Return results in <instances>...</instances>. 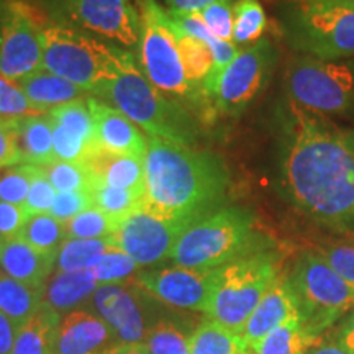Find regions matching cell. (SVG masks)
<instances>
[{
	"mask_svg": "<svg viewBox=\"0 0 354 354\" xmlns=\"http://www.w3.org/2000/svg\"><path fill=\"white\" fill-rule=\"evenodd\" d=\"M117 223L118 221L109 216L105 212L99 210L97 207H91L66 223V236H68V240L109 238L113 233Z\"/></svg>",
	"mask_w": 354,
	"mask_h": 354,
	"instance_id": "obj_36",
	"label": "cell"
},
{
	"mask_svg": "<svg viewBox=\"0 0 354 354\" xmlns=\"http://www.w3.org/2000/svg\"><path fill=\"white\" fill-rule=\"evenodd\" d=\"M259 251L253 216L230 207L212 212L187 227L172 250L171 261L189 269H218Z\"/></svg>",
	"mask_w": 354,
	"mask_h": 354,
	"instance_id": "obj_5",
	"label": "cell"
},
{
	"mask_svg": "<svg viewBox=\"0 0 354 354\" xmlns=\"http://www.w3.org/2000/svg\"><path fill=\"white\" fill-rule=\"evenodd\" d=\"M294 318H300L297 300L292 292L289 279L279 274L274 284L269 287L264 297L261 299L258 307L248 318L245 328L241 331V338L251 349L272 330H276L277 326L284 325L289 320H294Z\"/></svg>",
	"mask_w": 354,
	"mask_h": 354,
	"instance_id": "obj_19",
	"label": "cell"
},
{
	"mask_svg": "<svg viewBox=\"0 0 354 354\" xmlns=\"http://www.w3.org/2000/svg\"><path fill=\"white\" fill-rule=\"evenodd\" d=\"M59 313L41 305L38 313L17 333L12 354H53Z\"/></svg>",
	"mask_w": 354,
	"mask_h": 354,
	"instance_id": "obj_26",
	"label": "cell"
},
{
	"mask_svg": "<svg viewBox=\"0 0 354 354\" xmlns=\"http://www.w3.org/2000/svg\"><path fill=\"white\" fill-rule=\"evenodd\" d=\"M336 343L348 354H354V310L348 313L336 333Z\"/></svg>",
	"mask_w": 354,
	"mask_h": 354,
	"instance_id": "obj_48",
	"label": "cell"
},
{
	"mask_svg": "<svg viewBox=\"0 0 354 354\" xmlns=\"http://www.w3.org/2000/svg\"><path fill=\"white\" fill-rule=\"evenodd\" d=\"M43 69L99 97L120 74L127 53L81 30L48 24L41 33Z\"/></svg>",
	"mask_w": 354,
	"mask_h": 354,
	"instance_id": "obj_4",
	"label": "cell"
},
{
	"mask_svg": "<svg viewBox=\"0 0 354 354\" xmlns=\"http://www.w3.org/2000/svg\"><path fill=\"white\" fill-rule=\"evenodd\" d=\"M95 122V145L105 151L123 156L146 158L148 135L133 123L125 113L107 102L88 97Z\"/></svg>",
	"mask_w": 354,
	"mask_h": 354,
	"instance_id": "obj_17",
	"label": "cell"
},
{
	"mask_svg": "<svg viewBox=\"0 0 354 354\" xmlns=\"http://www.w3.org/2000/svg\"><path fill=\"white\" fill-rule=\"evenodd\" d=\"M56 190L53 184L44 174V171L39 166H33V177L32 184H30V192L25 202V210L30 215L39 214H50L53 203L56 198Z\"/></svg>",
	"mask_w": 354,
	"mask_h": 354,
	"instance_id": "obj_41",
	"label": "cell"
},
{
	"mask_svg": "<svg viewBox=\"0 0 354 354\" xmlns=\"http://www.w3.org/2000/svg\"><path fill=\"white\" fill-rule=\"evenodd\" d=\"M241 335L214 320H205L189 338V354H250Z\"/></svg>",
	"mask_w": 354,
	"mask_h": 354,
	"instance_id": "obj_27",
	"label": "cell"
},
{
	"mask_svg": "<svg viewBox=\"0 0 354 354\" xmlns=\"http://www.w3.org/2000/svg\"><path fill=\"white\" fill-rule=\"evenodd\" d=\"M146 196L148 209L169 218L197 221L225 198L230 174L215 154L148 136Z\"/></svg>",
	"mask_w": 354,
	"mask_h": 354,
	"instance_id": "obj_2",
	"label": "cell"
},
{
	"mask_svg": "<svg viewBox=\"0 0 354 354\" xmlns=\"http://www.w3.org/2000/svg\"><path fill=\"white\" fill-rule=\"evenodd\" d=\"M169 10L184 12V13H201L203 8H207L212 3L218 2V0H166Z\"/></svg>",
	"mask_w": 354,
	"mask_h": 354,
	"instance_id": "obj_49",
	"label": "cell"
},
{
	"mask_svg": "<svg viewBox=\"0 0 354 354\" xmlns=\"http://www.w3.org/2000/svg\"><path fill=\"white\" fill-rule=\"evenodd\" d=\"M109 325L86 310H73L56 328L53 354H102L115 346Z\"/></svg>",
	"mask_w": 354,
	"mask_h": 354,
	"instance_id": "obj_18",
	"label": "cell"
},
{
	"mask_svg": "<svg viewBox=\"0 0 354 354\" xmlns=\"http://www.w3.org/2000/svg\"><path fill=\"white\" fill-rule=\"evenodd\" d=\"M174 28V26H172ZM177 48H179L180 59H183L185 77L192 86H196L202 92V84L207 76L214 69V55L209 44L201 41V39L187 37V35L179 33L174 28Z\"/></svg>",
	"mask_w": 354,
	"mask_h": 354,
	"instance_id": "obj_30",
	"label": "cell"
},
{
	"mask_svg": "<svg viewBox=\"0 0 354 354\" xmlns=\"http://www.w3.org/2000/svg\"><path fill=\"white\" fill-rule=\"evenodd\" d=\"M94 207L92 202V196L88 190H77V192H57L55 203H53L50 215L55 216L56 220H59L61 223H68L82 214L84 210Z\"/></svg>",
	"mask_w": 354,
	"mask_h": 354,
	"instance_id": "obj_45",
	"label": "cell"
},
{
	"mask_svg": "<svg viewBox=\"0 0 354 354\" xmlns=\"http://www.w3.org/2000/svg\"><path fill=\"white\" fill-rule=\"evenodd\" d=\"M82 165H86L92 177L100 183L117 189L135 190L146 196L145 159L109 153L95 145Z\"/></svg>",
	"mask_w": 354,
	"mask_h": 354,
	"instance_id": "obj_20",
	"label": "cell"
},
{
	"mask_svg": "<svg viewBox=\"0 0 354 354\" xmlns=\"http://www.w3.org/2000/svg\"><path fill=\"white\" fill-rule=\"evenodd\" d=\"M304 2H317V3H343V6H354V0H304Z\"/></svg>",
	"mask_w": 354,
	"mask_h": 354,
	"instance_id": "obj_52",
	"label": "cell"
},
{
	"mask_svg": "<svg viewBox=\"0 0 354 354\" xmlns=\"http://www.w3.org/2000/svg\"><path fill=\"white\" fill-rule=\"evenodd\" d=\"M88 192L92 196L94 207L105 212V214L117 221H120L123 216H127L133 210L143 205L145 201V194L128 189L112 187V185L100 183L97 179H94Z\"/></svg>",
	"mask_w": 354,
	"mask_h": 354,
	"instance_id": "obj_32",
	"label": "cell"
},
{
	"mask_svg": "<svg viewBox=\"0 0 354 354\" xmlns=\"http://www.w3.org/2000/svg\"><path fill=\"white\" fill-rule=\"evenodd\" d=\"M277 277L276 256L264 251L221 266L205 310L207 317L241 335L248 318Z\"/></svg>",
	"mask_w": 354,
	"mask_h": 354,
	"instance_id": "obj_6",
	"label": "cell"
},
{
	"mask_svg": "<svg viewBox=\"0 0 354 354\" xmlns=\"http://www.w3.org/2000/svg\"><path fill=\"white\" fill-rule=\"evenodd\" d=\"M24 165L19 136V118L0 117V171Z\"/></svg>",
	"mask_w": 354,
	"mask_h": 354,
	"instance_id": "obj_44",
	"label": "cell"
},
{
	"mask_svg": "<svg viewBox=\"0 0 354 354\" xmlns=\"http://www.w3.org/2000/svg\"><path fill=\"white\" fill-rule=\"evenodd\" d=\"M30 214L24 205L0 202V236L15 238L20 233Z\"/></svg>",
	"mask_w": 354,
	"mask_h": 354,
	"instance_id": "obj_46",
	"label": "cell"
},
{
	"mask_svg": "<svg viewBox=\"0 0 354 354\" xmlns=\"http://www.w3.org/2000/svg\"><path fill=\"white\" fill-rule=\"evenodd\" d=\"M19 86L33 105L46 110V112L59 107V105L88 97L87 92L77 87L76 84L66 81V79L56 76L46 69H39L37 73L21 79L19 81Z\"/></svg>",
	"mask_w": 354,
	"mask_h": 354,
	"instance_id": "obj_23",
	"label": "cell"
},
{
	"mask_svg": "<svg viewBox=\"0 0 354 354\" xmlns=\"http://www.w3.org/2000/svg\"><path fill=\"white\" fill-rule=\"evenodd\" d=\"M149 354H189V338L169 322H159L145 339Z\"/></svg>",
	"mask_w": 354,
	"mask_h": 354,
	"instance_id": "obj_39",
	"label": "cell"
},
{
	"mask_svg": "<svg viewBox=\"0 0 354 354\" xmlns=\"http://www.w3.org/2000/svg\"><path fill=\"white\" fill-rule=\"evenodd\" d=\"M3 2H6V0H0V6H2V3H3Z\"/></svg>",
	"mask_w": 354,
	"mask_h": 354,
	"instance_id": "obj_54",
	"label": "cell"
},
{
	"mask_svg": "<svg viewBox=\"0 0 354 354\" xmlns=\"http://www.w3.org/2000/svg\"><path fill=\"white\" fill-rule=\"evenodd\" d=\"M282 24L294 50L305 56L354 57V6L299 0L286 7Z\"/></svg>",
	"mask_w": 354,
	"mask_h": 354,
	"instance_id": "obj_9",
	"label": "cell"
},
{
	"mask_svg": "<svg viewBox=\"0 0 354 354\" xmlns=\"http://www.w3.org/2000/svg\"><path fill=\"white\" fill-rule=\"evenodd\" d=\"M331 269L354 290V243H333L318 248Z\"/></svg>",
	"mask_w": 354,
	"mask_h": 354,
	"instance_id": "obj_43",
	"label": "cell"
},
{
	"mask_svg": "<svg viewBox=\"0 0 354 354\" xmlns=\"http://www.w3.org/2000/svg\"><path fill=\"white\" fill-rule=\"evenodd\" d=\"M140 266L136 261L130 258L127 253L112 248L107 253L99 256L94 263H92L88 271L94 274L95 281L102 284H123V282H130L136 276V269Z\"/></svg>",
	"mask_w": 354,
	"mask_h": 354,
	"instance_id": "obj_35",
	"label": "cell"
},
{
	"mask_svg": "<svg viewBox=\"0 0 354 354\" xmlns=\"http://www.w3.org/2000/svg\"><path fill=\"white\" fill-rule=\"evenodd\" d=\"M190 225L192 221L169 218L143 203L118 221L107 240L138 266H151L171 258L176 243Z\"/></svg>",
	"mask_w": 354,
	"mask_h": 354,
	"instance_id": "obj_14",
	"label": "cell"
},
{
	"mask_svg": "<svg viewBox=\"0 0 354 354\" xmlns=\"http://www.w3.org/2000/svg\"><path fill=\"white\" fill-rule=\"evenodd\" d=\"M107 238L100 240H66L56 258L57 272L88 271L92 263L112 250Z\"/></svg>",
	"mask_w": 354,
	"mask_h": 354,
	"instance_id": "obj_31",
	"label": "cell"
},
{
	"mask_svg": "<svg viewBox=\"0 0 354 354\" xmlns=\"http://www.w3.org/2000/svg\"><path fill=\"white\" fill-rule=\"evenodd\" d=\"M88 97L51 109L50 115L57 125L66 128L87 145L95 146V122L91 105H88Z\"/></svg>",
	"mask_w": 354,
	"mask_h": 354,
	"instance_id": "obj_33",
	"label": "cell"
},
{
	"mask_svg": "<svg viewBox=\"0 0 354 354\" xmlns=\"http://www.w3.org/2000/svg\"><path fill=\"white\" fill-rule=\"evenodd\" d=\"M102 354H149L145 343L136 344H115L113 348L107 349Z\"/></svg>",
	"mask_w": 354,
	"mask_h": 354,
	"instance_id": "obj_50",
	"label": "cell"
},
{
	"mask_svg": "<svg viewBox=\"0 0 354 354\" xmlns=\"http://www.w3.org/2000/svg\"><path fill=\"white\" fill-rule=\"evenodd\" d=\"M43 13L26 0L0 6V74L19 82L43 69Z\"/></svg>",
	"mask_w": 354,
	"mask_h": 354,
	"instance_id": "obj_12",
	"label": "cell"
},
{
	"mask_svg": "<svg viewBox=\"0 0 354 354\" xmlns=\"http://www.w3.org/2000/svg\"><path fill=\"white\" fill-rule=\"evenodd\" d=\"M57 256L39 253L20 238L0 236V269L17 281L44 287Z\"/></svg>",
	"mask_w": 354,
	"mask_h": 354,
	"instance_id": "obj_21",
	"label": "cell"
},
{
	"mask_svg": "<svg viewBox=\"0 0 354 354\" xmlns=\"http://www.w3.org/2000/svg\"><path fill=\"white\" fill-rule=\"evenodd\" d=\"M99 99L113 104L149 138L180 146L196 143L197 127L187 110L179 102L166 99L165 92L153 86L131 53H127L120 74Z\"/></svg>",
	"mask_w": 354,
	"mask_h": 354,
	"instance_id": "obj_3",
	"label": "cell"
},
{
	"mask_svg": "<svg viewBox=\"0 0 354 354\" xmlns=\"http://www.w3.org/2000/svg\"><path fill=\"white\" fill-rule=\"evenodd\" d=\"M53 122L50 112L19 118V136L24 165L44 166L55 161L53 153Z\"/></svg>",
	"mask_w": 354,
	"mask_h": 354,
	"instance_id": "obj_25",
	"label": "cell"
},
{
	"mask_svg": "<svg viewBox=\"0 0 354 354\" xmlns=\"http://www.w3.org/2000/svg\"><path fill=\"white\" fill-rule=\"evenodd\" d=\"M307 354H348L338 343H317Z\"/></svg>",
	"mask_w": 354,
	"mask_h": 354,
	"instance_id": "obj_51",
	"label": "cell"
},
{
	"mask_svg": "<svg viewBox=\"0 0 354 354\" xmlns=\"http://www.w3.org/2000/svg\"><path fill=\"white\" fill-rule=\"evenodd\" d=\"M148 294L130 281L123 284H102L92 295L97 317L109 325L117 344L145 343L148 326Z\"/></svg>",
	"mask_w": 354,
	"mask_h": 354,
	"instance_id": "obj_15",
	"label": "cell"
},
{
	"mask_svg": "<svg viewBox=\"0 0 354 354\" xmlns=\"http://www.w3.org/2000/svg\"><path fill=\"white\" fill-rule=\"evenodd\" d=\"M277 179L312 220L354 228V146L346 131L290 100L279 112Z\"/></svg>",
	"mask_w": 354,
	"mask_h": 354,
	"instance_id": "obj_1",
	"label": "cell"
},
{
	"mask_svg": "<svg viewBox=\"0 0 354 354\" xmlns=\"http://www.w3.org/2000/svg\"><path fill=\"white\" fill-rule=\"evenodd\" d=\"M318 339L305 331L300 318H294L264 336L251 351L253 354H307Z\"/></svg>",
	"mask_w": 354,
	"mask_h": 354,
	"instance_id": "obj_28",
	"label": "cell"
},
{
	"mask_svg": "<svg viewBox=\"0 0 354 354\" xmlns=\"http://www.w3.org/2000/svg\"><path fill=\"white\" fill-rule=\"evenodd\" d=\"M17 238L24 240L39 253L51 256H57L63 243L68 240L66 225L50 214L30 215Z\"/></svg>",
	"mask_w": 354,
	"mask_h": 354,
	"instance_id": "obj_29",
	"label": "cell"
},
{
	"mask_svg": "<svg viewBox=\"0 0 354 354\" xmlns=\"http://www.w3.org/2000/svg\"><path fill=\"white\" fill-rule=\"evenodd\" d=\"M277 63V50L261 38L238 53V56L218 74L205 99L214 100L215 109L228 117H236L258 97Z\"/></svg>",
	"mask_w": 354,
	"mask_h": 354,
	"instance_id": "obj_13",
	"label": "cell"
},
{
	"mask_svg": "<svg viewBox=\"0 0 354 354\" xmlns=\"http://www.w3.org/2000/svg\"><path fill=\"white\" fill-rule=\"evenodd\" d=\"M287 279L297 300L300 323L315 338L354 310V290L318 251L300 254Z\"/></svg>",
	"mask_w": 354,
	"mask_h": 354,
	"instance_id": "obj_7",
	"label": "cell"
},
{
	"mask_svg": "<svg viewBox=\"0 0 354 354\" xmlns=\"http://www.w3.org/2000/svg\"><path fill=\"white\" fill-rule=\"evenodd\" d=\"M51 24L91 32L125 48L140 46L141 0H38Z\"/></svg>",
	"mask_w": 354,
	"mask_h": 354,
	"instance_id": "obj_10",
	"label": "cell"
},
{
	"mask_svg": "<svg viewBox=\"0 0 354 354\" xmlns=\"http://www.w3.org/2000/svg\"><path fill=\"white\" fill-rule=\"evenodd\" d=\"M44 287H35L17 281L0 269V312L15 323L26 325L43 305Z\"/></svg>",
	"mask_w": 354,
	"mask_h": 354,
	"instance_id": "obj_24",
	"label": "cell"
},
{
	"mask_svg": "<svg viewBox=\"0 0 354 354\" xmlns=\"http://www.w3.org/2000/svg\"><path fill=\"white\" fill-rule=\"evenodd\" d=\"M140 68L161 92L190 99L202 95L185 77L169 13L156 0H141Z\"/></svg>",
	"mask_w": 354,
	"mask_h": 354,
	"instance_id": "obj_11",
	"label": "cell"
},
{
	"mask_svg": "<svg viewBox=\"0 0 354 354\" xmlns=\"http://www.w3.org/2000/svg\"><path fill=\"white\" fill-rule=\"evenodd\" d=\"M97 287L99 282L91 271L57 272L44 286L43 305L59 315L63 312L69 313L77 305L92 299Z\"/></svg>",
	"mask_w": 354,
	"mask_h": 354,
	"instance_id": "obj_22",
	"label": "cell"
},
{
	"mask_svg": "<svg viewBox=\"0 0 354 354\" xmlns=\"http://www.w3.org/2000/svg\"><path fill=\"white\" fill-rule=\"evenodd\" d=\"M233 43L245 44L263 38L268 17L259 0H236L233 6Z\"/></svg>",
	"mask_w": 354,
	"mask_h": 354,
	"instance_id": "obj_34",
	"label": "cell"
},
{
	"mask_svg": "<svg viewBox=\"0 0 354 354\" xmlns=\"http://www.w3.org/2000/svg\"><path fill=\"white\" fill-rule=\"evenodd\" d=\"M48 176L56 192H77V190H91L94 177L82 162L55 161L39 166Z\"/></svg>",
	"mask_w": 354,
	"mask_h": 354,
	"instance_id": "obj_37",
	"label": "cell"
},
{
	"mask_svg": "<svg viewBox=\"0 0 354 354\" xmlns=\"http://www.w3.org/2000/svg\"><path fill=\"white\" fill-rule=\"evenodd\" d=\"M19 328L7 315L0 312V354H12Z\"/></svg>",
	"mask_w": 354,
	"mask_h": 354,
	"instance_id": "obj_47",
	"label": "cell"
},
{
	"mask_svg": "<svg viewBox=\"0 0 354 354\" xmlns=\"http://www.w3.org/2000/svg\"><path fill=\"white\" fill-rule=\"evenodd\" d=\"M233 0H218L201 12L210 33L223 41H233Z\"/></svg>",
	"mask_w": 354,
	"mask_h": 354,
	"instance_id": "obj_42",
	"label": "cell"
},
{
	"mask_svg": "<svg viewBox=\"0 0 354 354\" xmlns=\"http://www.w3.org/2000/svg\"><path fill=\"white\" fill-rule=\"evenodd\" d=\"M346 136H348V140L351 141L353 146H354V130H346Z\"/></svg>",
	"mask_w": 354,
	"mask_h": 354,
	"instance_id": "obj_53",
	"label": "cell"
},
{
	"mask_svg": "<svg viewBox=\"0 0 354 354\" xmlns=\"http://www.w3.org/2000/svg\"><path fill=\"white\" fill-rule=\"evenodd\" d=\"M33 177V166L19 165L0 171V202L25 205Z\"/></svg>",
	"mask_w": 354,
	"mask_h": 354,
	"instance_id": "obj_40",
	"label": "cell"
},
{
	"mask_svg": "<svg viewBox=\"0 0 354 354\" xmlns=\"http://www.w3.org/2000/svg\"><path fill=\"white\" fill-rule=\"evenodd\" d=\"M286 92L292 104L322 115H354V59L297 56L286 69Z\"/></svg>",
	"mask_w": 354,
	"mask_h": 354,
	"instance_id": "obj_8",
	"label": "cell"
},
{
	"mask_svg": "<svg viewBox=\"0 0 354 354\" xmlns=\"http://www.w3.org/2000/svg\"><path fill=\"white\" fill-rule=\"evenodd\" d=\"M48 113L46 110L38 109L28 100L21 91L19 82L10 81L0 74V117L6 118H25L35 115Z\"/></svg>",
	"mask_w": 354,
	"mask_h": 354,
	"instance_id": "obj_38",
	"label": "cell"
},
{
	"mask_svg": "<svg viewBox=\"0 0 354 354\" xmlns=\"http://www.w3.org/2000/svg\"><path fill=\"white\" fill-rule=\"evenodd\" d=\"M218 269H189L183 266L136 274L133 284L174 308L205 313Z\"/></svg>",
	"mask_w": 354,
	"mask_h": 354,
	"instance_id": "obj_16",
	"label": "cell"
}]
</instances>
